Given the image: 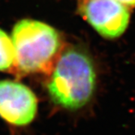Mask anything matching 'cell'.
I'll list each match as a JSON object with an SVG mask.
<instances>
[{
    "mask_svg": "<svg viewBox=\"0 0 135 135\" xmlns=\"http://www.w3.org/2000/svg\"><path fill=\"white\" fill-rule=\"evenodd\" d=\"M37 109L33 92L26 85L13 81H0V117L16 126L33 121Z\"/></svg>",
    "mask_w": 135,
    "mask_h": 135,
    "instance_id": "4",
    "label": "cell"
},
{
    "mask_svg": "<svg viewBox=\"0 0 135 135\" xmlns=\"http://www.w3.org/2000/svg\"><path fill=\"white\" fill-rule=\"evenodd\" d=\"M14 64L15 50L12 37L0 30V71L12 69Z\"/></svg>",
    "mask_w": 135,
    "mask_h": 135,
    "instance_id": "5",
    "label": "cell"
},
{
    "mask_svg": "<svg viewBox=\"0 0 135 135\" xmlns=\"http://www.w3.org/2000/svg\"><path fill=\"white\" fill-rule=\"evenodd\" d=\"M12 40L16 71L20 74L51 73L61 53L58 32L43 22L25 19L16 24Z\"/></svg>",
    "mask_w": 135,
    "mask_h": 135,
    "instance_id": "2",
    "label": "cell"
},
{
    "mask_svg": "<svg viewBox=\"0 0 135 135\" xmlns=\"http://www.w3.org/2000/svg\"><path fill=\"white\" fill-rule=\"evenodd\" d=\"M79 11L101 36L115 38L127 28L130 13L117 0H80Z\"/></svg>",
    "mask_w": 135,
    "mask_h": 135,
    "instance_id": "3",
    "label": "cell"
},
{
    "mask_svg": "<svg viewBox=\"0 0 135 135\" xmlns=\"http://www.w3.org/2000/svg\"><path fill=\"white\" fill-rule=\"evenodd\" d=\"M51 73L47 90L55 103L76 110L90 100L96 76L91 60L85 53L76 48L61 51Z\"/></svg>",
    "mask_w": 135,
    "mask_h": 135,
    "instance_id": "1",
    "label": "cell"
},
{
    "mask_svg": "<svg viewBox=\"0 0 135 135\" xmlns=\"http://www.w3.org/2000/svg\"><path fill=\"white\" fill-rule=\"evenodd\" d=\"M126 7H135V0H117Z\"/></svg>",
    "mask_w": 135,
    "mask_h": 135,
    "instance_id": "6",
    "label": "cell"
}]
</instances>
